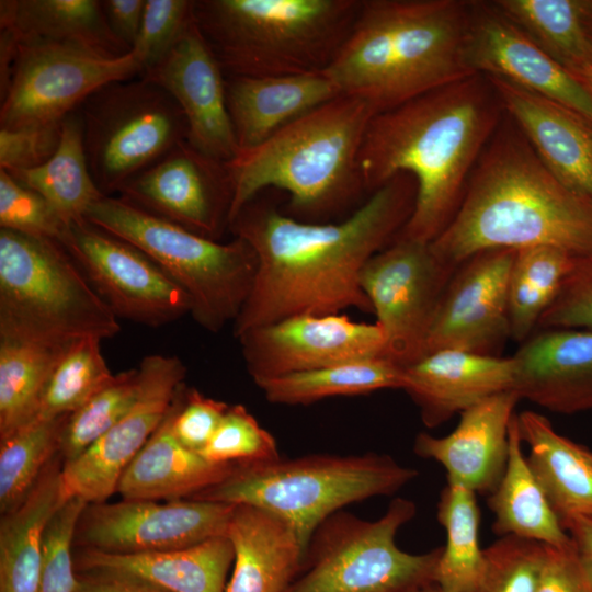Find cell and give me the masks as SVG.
Wrapping results in <instances>:
<instances>
[{"label": "cell", "instance_id": "6da1fadb", "mask_svg": "<svg viewBox=\"0 0 592 592\" xmlns=\"http://www.w3.org/2000/svg\"><path fill=\"white\" fill-rule=\"evenodd\" d=\"M415 196L414 179L399 173L338 221H301L259 196L247 203L229 230L253 248L258 269L235 338L297 315L372 314L361 273L407 224Z\"/></svg>", "mask_w": 592, "mask_h": 592}, {"label": "cell", "instance_id": "7a4b0ae2", "mask_svg": "<svg viewBox=\"0 0 592 592\" xmlns=\"http://www.w3.org/2000/svg\"><path fill=\"white\" fill-rule=\"evenodd\" d=\"M504 114L490 80L474 75L372 118L360 152L367 194L399 173L417 184L412 214L396 237L431 243L443 232Z\"/></svg>", "mask_w": 592, "mask_h": 592}, {"label": "cell", "instance_id": "3957f363", "mask_svg": "<svg viewBox=\"0 0 592 592\" xmlns=\"http://www.w3.org/2000/svg\"><path fill=\"white\" fill-rule=\"evenodd\" d=\"M430 246L454 266L490 249L549 246L591 257L592 197L563 184L509 117L475 164L455 216Z\"/></svg>", "mask_w": 592, "mask_h": 592}, {"label": "cell", "instance_id": "277c9868", "mask_svg": "<svg viewBox=\"0 0 592 592\" xmlns=\"http://www.w3.org/2000/svg\"><path fill=\"white\" fill-rule=\"evenodd\" d=\"M473 1L362 0L325 70L341 95L388 111L474 76L467 61Z\"/></svg>", "mask_w": 592, "mask_h": 592}, {"label": "cell", "instance_id": "5b68a950", "mask_svg": "<svg viewBox=\"0 0 592 592\" xmlns=\"http://www.w3.org/2000/svg\"><path fill=\"white\" fill-rule=\"evenodd\" d=\"M377 114L364 100L340 95L289 123L258 147L228 161L230 221L265 189L287 192L289 216L327 223L367 194L360 152Z\"/></svg>", "mask_w": 592, "mask_h": 592}, {"label": "cell", "instance_id": "8992f818", "mask_svg": "<svg viewBox=\"0 0 592 592\" xmlns=\"http://www.w3.org/2000/svg\"><path fill=\"white\" fill-rule=\"evenodd\" d=\"M362 0H193V18L228 77L325 71Z\"/></svg>", "mask_w": 592, "mask_h": 592}, {"label": "cell", "instance_id": "52a82bcc", "mask_svg": "<svg viewBox=\"0 0 592 592\" xmlns=\"http://www.w3.org/2000/svg\"><path fill=\"white\" fill-rule=\"evenodd\" d=\"M418 475L387 454H312L236 465L223 481L191 499L262 509L286 522L307 549L330 515L354 502L392 496Z\"/></svg>", "mask_w": 592, "mask_h": 592}, {"label": "cell", "instance_id": "ba28073f", "mask_svg": "<svg viewBox=\"0 0 592 592\" xmlns=\"http://www.w3.org/2000/svg\"><path fill=\"white\" fill-rule=\"evenodd\" d=\"M119 331L61 243L0 228V334L62 345Z\"/></svg>", "mask_w": 592, "mask_h": 592}, {"label": "cell", "instance_id": "9c48e42d", "mask_svg": "<svg viewBox=\"0 0 592 592\" xmlns=\"http://www.w3.org/2000/svg\"><path fill=\"white\" fill-rule=\"evenodd\" d=\"M86 219L152 259L189 295L191 316L203 329L217 333L235 322L258 269V257L247 241L208 239L118 196L101 197Z\"/></svg>", "mask_w": 592, "mask_h": 592}, {"label": "cell", "instance_id": "30bf717a", "mask_svg": "<svg viewBox=\"0 0 592 592\" xmlns=\"http://www.w3.org/2000/svg\"><path fill=\"white\" fill-rule=\"evenodd\" d=\"M415 513L406 498H395L374 521L333 513L314 532L303 568L284 592H408L433 583L443 546L410 554L396 544Z\"/></svg>", "mask_w": 592, "mask_h": 592}, {"label": "cell", "instance_id": "8fae6325", "mask_svg": "<svg viewBox=\"0 0 592 592\" xmlns=\"http://www.w3.org/2000/svg\"><path fill=\"white\" fill-rule=\"evenodd\" d=\"M78 112L90 172L107 196L187 140L179 104L144 76L101 87Z\"/></svg>", "mask_w": 592, "mask_h": 592}, {"label": "cell", "instance_id": "7c38bea8", "mask_svg": "<svg viewBox=\"0 0 592 592\" xmlns=\"http://www.w3.org/2000/svg\"><path fill=\"white\" fill-rule=\"evenodd\" d=\"M141 71L133 52L113 58L64 44L18 42L11 79L0 95V128L59 123L101 87Z\"/></svg>", "mask_w": 592, "mask_h": 592}, {"label": "cell", "instance_id": "4fadbf2b", "mask_svg": "<svg viewBox=\"0 0 592 592\" xmlns=\"http://www.w3.org/2000/svg\"><path fill=\"white\" fill-rule=\"evenodd\" d=\"M458 266L440 260L430 243L401 237L366 263L361 286L384 332L385 358L406 368L425 355L435 310Z\"/></svg>", "mask_w": 592, "mask_h": 592}, {"label": "cell", "instance_id": "5bb4252c", "mask_svg": "<svg viewBox=\"0 0 592 592\" xmlns=\"http://www.w3.org/2000/svg\"><path fill=\"white\" fill-rule=\"evenodd\" d=\"M116 318L161 327L191 315L189 295L134 244L82 218L61 243Z\"/></svg>", "mask_w": 592, "mask_h": 592}, {"label": "cell", "instance_id": "9a60e30c", "mask_svg": "<svg viewBox=\"0 0 592 592\" xmlns=\"http://www.w3.org/2000/svg\"><path fill=\"white\" fill-rule=\"evenodd\" d=\"M235 505L181 499L88 503L75 546L110 554H141L190 547L225 536Z\"/></svg>", "mask_w": 592, "mask_h": 592}, {"label": "cell", "instance_id": "2e32d148", "mask_svg": "<svg viewBox=\"0 0 592 592\" xmlns=\"http://www.w3.org/2000/svg\"><path fill=\"white\" fill-rule=\"evenodd\" d=\"M139 390L128 411L76 459L64 463L62 491L68 500L105 502L139 451L166 418L186 367L174 355L151 354L139 366Z\"/></svg>", "mask_w": 592, "mask_h": 592}, {"label": "cell", "instance_id": "e0dca14e", "mask_svg": "<svg viewBox=\"0 0 592 592\" xmlns=\"http://www.w3.org/2000/svg\"><path fill=\"white\" fill-rule=\"evenodd\" d=\"M124 201L219 241L229 229L234 184L226 161L184 140L117 192Z\"/></svg>", "mask_w": 592, "mask_h": 592}, {"label": "cell", "instance_id": "ac0fdd59", "mask_svg": "<svg viewBox=\"0 0 592 592\" xmlns=\"http://www.w3.org/2000/svg\"><path fill=\"white\" fill-rule=\"evenodd\" d=\"M254 383L337 364L384 357L375 323L345 315H297L249 329L236 338Z\"/></svg>", "mask_w": 592, "mask_h": 592}, {"label": "cell", "instance_id": "d6986e66", "mask_svg": "<svg viewBox=\"0 0 592 592\" xmlns=\"http://www.w3.org/2000/svg\"><path fill=\"white\" fill-rule=\"evenodd\" d=\"M515 252L485 250L457 267L435 310L425 355L439 350L497 355L510 337L508 288Z\"/></svg>", "mask_w": 592, "mask_h": 592}, {"label": "cell", "instance_id": "ffe728a7", "mask_svg": "<svg viewBox=\"0 0 592 592\" xmlns=\"http://www.w3.org/2000/svg\"><path fill=\"white\" fill-rule=\"evenodd\" d=\"M467 61L475 75L504 79L592 123V95L493 1H473Z\"/></svg>", "mask_w": 592, "mask_h": 592}, {"label": "cell", "instance_id": "44dd1931", "mask_svg": "<svg viewBox=\"0 0 592 592\" xmlns=\"http://www.w3.org/2000/svg\"><path fill=\"white\" fill-rule=\"evenodd\" d=\"M139 76L161 86L179 104L191 146L226 162L239 155L226 101V75L194 18L162 59Z\"/></svg>", "mask_w": 592, "mask_h": 592}, {"label": "cell", "instance_id": "7402d4cb", "mask_svg": "<svg viewBox=\"0 0 592 592\" xmlns=\"http://www.w3.org/2000/svg\"><path fill=\"white\" fill-rule=\"evenodd\" d=\"M520 400L513 390L489 397L463 411L449 434L433 436L420 432L413 452L441 464L446 470V482L490 494L505 470L510 423Z\"/></svg>", "mask_w": 592, "mask_h": 592}, {"label": "cell", "instance_id": "603a6c76", "mask_svg": "<svg viewBox=\"0 0 592 592\" xmlns=\"http://www.w3.org/2000/svg\"><path fill=\"white\" fill-rule=\"evenodd\" d=\"M513 386L512 357L439 350L403 368L402 389L430 429Z\"/></svg>", "mask_w": 592, "mask_h": 592}, {"label": "cell", "instance_id": "cb8c5ba5", "mask_svg": "<svg viewBox=\"0 0 592 592\" xmlns=\"http://www.w3.org/2000/svg\"><path fill=\"white\" fill-rule=\"evenodd\" d=\"M512 358L520 399L563 414L592 409V330H542Z\"/></svg>", "mask_w": 592, "mask_h": 592}, {"label": "cell", "instance_id": "d4e9b609", "mask_svg": "<svg viewBox=\"0 0 592 592\" xmlns=\"http://www.w3.org/2000/svg\"><path fill=\"white\" fill-rule=\"evenodd\" d=\"M504 112L543 163L567 186L592 197V123L504 79L487 77Z\"/></svg>", "mask_w": 592, "mask_h": 592}, {"label": "cell", "instance_id": "484cf974", "mask_svg": "<svg viewBox=\"0 0 592 592\" xmlns=\"http://www.w3.org/2000/svg\"><path fill=\"white\" fill-rule=\"evenodd\" d=\"M340 95L325 71L226 76L227 107L239 152L258 147L289 123Z\"/></svg>", "mask_w": 592, "mask_h": 592}, {"label": "cell", "instance_id": "4316f807", "mask_svg": "<svg viewBox=\"0 0 592 592\" xmlns=\"http://www.w3.org/2000/svg\"><path fill=\"white\" fill-rule=\"evenodd\" d=\"M234 558V547L226 535L155 553L110 554L88 548L73 553L77 573L130 574L169 592H226Z\"/></svg>", "mask_w": 592, "mask_h": 592}, {"label": "cell", "instance_id": "83f0119b", "mask_svg": "<svg viewBox=\"0 0 592 592\" xmlns=\"http://www.w3.org/2000/svg\"><path fill=\"white\" fill-rule=\"evenodd\" d=\"M226 536L235 558L226 592H284L299 574L306 555L295 531L252 505H235Z\"/></svg>", "mask_w": 592, "mask_h": 592}, {"label": "cell", "instance_id": "f1b7e54d", "mask_svg": "<svg viewBox=\"0 0 592 592\" xmlns=\"http://www.w3.org/2000/svg\"><path fill=\"white\" fill-rule=\"evenodd\" d=\"M177 395L161 424L123 473L116 491L122 499H191L223 481L236 467L210 463L177 441L171 430Z\"/></svg>", "mask_w": 592, "mask_h": 592}, {"label": "cell", "instance_id": "f546056e", "mask_svg": "<svg viewBox=\"0 0 592 592\" xmlns=\"http://www.w3.org/2000/svg\"><path fill=\"white\" fill-rule=\"evenodd\" d=\"M528 466L561 525L574 516H592V451L559 434L543 414H517Z\"/></svg>", "mask_w": 592, "mask_h": 592}, {"label": "cell", "instance_id": "4dcf8cb0", "mask_svg": "<svg viewBox=\"0 0 592 592\" xmlns=\"http://www.w3.org/2000/svg\"><path fill=\"white\" fill-rule=\"evenodd\" d=\"M64 458L57 454L26 497L0 520V592H37L43 540L55 513L67 501Z\"/></svg>", "mask_w": 592, "mask_h": 592}, {"label": "cell", "instance_id": "1f68e13d", "mask_svg": "<svg viewBox=\"0 0 592 592\" xmlns=\"http://www.w3.org/2000/svg\"><path fill=\"white\" fill-rule=\"evenodd\" d=\"M0 30L18 42L64 44L105 57L132 52L111 30L98 0H1Z\"/></svg>", "mask_w": 592, "mask_h": 592}, {"label": "cell", "instance_id": "d6a6232c", "mask_svg": "<svg viewBox=\"0 0 592 592\" xmlns=\"http://www.w3.org/2000/svg\"><path fill=\"white\" fill-rule=\"evenodd\" d=\"M517 414L509 429V455L505 470L488 494L487 504L494 515L492 531L550 546L571 544L568 533L553 511L522 451Z\"/></svg>", "mask_w": 592, "mask_h": 592}, {"label": "cell", "instance_id": "836d02e7", "mask_svg": "<svg viewBox=\"0 0 592 592\" xmlns=\"http://www.w3.org/2000/svg\"><path fill=\"white\" fill-rule=\"evenodd\" d=\"M72 343L0 334V440L36 418L47 382Z\"/></svg>", "mask_w": 592, "mask_h": 592}, {"label": "cell", "instance_id": "e575fe53", "mask_svg": "<svg viewBox=\"0 0 592 592\" xmlns=\"http://www.w3.org/2000/svg\"><path fill=\"white\" fill-rule=\"evenodd\" d=\"M9 173L42 195L68 224L86 218L104 196L89 169L78 110L62 119L59 146L47 162Z\"/></svg>", "mask_w": 592, "mask_h": 592}, {"label": "cell", "instance_id": "d590c367", "mask_svg": "<svg viewBox=\"0 0 592 592\" xmlns=\"http://www.w3.org/2000/svg\"><path fill=\"white\" fill-rule=\"evenodd\" d=\"M255 385L272 403L308 405L329 397L402 389L403 368L374 357L266 378Z\"/></svg>", "mask_w": 592, "mask_h": 592}, {"label": "cell", "instance_id": "8d00e7d4", "mask_svg": "<svg viewBox=\"0 0 592 592\" xmlns=\"http://www.w3.org/2000/svg\"><path fill=\"white\" fill-rule=\"evenodd\" d=\"M436 520L446 544L436 566L434 583L446 592H477L485 567L479 544L480 511L476 493L446 482L440 493Z\"/></svg>", "mask_w": 592, "mask_h": 592}, {"label": "cell", "instance_id": "74e56055", "mask_svg": "<svg viewBox=\"0 0 592 592\" xmlns=\"http://www.w3.org/2000/svg\"><path fill=\"white\" fill-rule=\"evenodd\" d=\"M496 5L572 75L592 67L581 0H497Z\"/></svg>", "mask_w": 592, "mask_h": 592}, {"label": "cell", "instance_id": "f35d334b", "mask_svg": "<svg viewBox=\"0 0 592 592\" xmlns=\"http://www.w3.org/2000/svg\"><path fill=\"white\" fill-rule=\"evenodd\" d=\"M574 259L549 246L516 250L508 288L511 338L520 342L528 339L555 299Z\"/></svg>", "mask_w": 592, "mask_h": 592}, {"label": "cell", "instance_id": "ab89813d", "mask_svg": "<svg viewBox=\"0 0 592 592\" xmlns=\"http://www.w3.org/2000/svg\"><path fill=\"white\" fill-rule=\"evenodd\" d=\"M70 414L35 418L0 440V512L14 509L60 453Z\"/></svg>", "mask_w": 592, "mask_h": 592}, {"label": "cell", "instance_id": "60d3db41", "mask_svg": "<svg viewBox=\"0 0 592 592\" xmlns=\"http://www.w3.org/2000/svg\"><path fill=\"white\" fill-rule=\"evenodd\" d=\"M101 341L88 337L71 344L47 382L36 418L71 414L113 379Z\"/></svg>", "mask_w": 592, "mask_h": 592}, {"label": "cell", "instance_id": "b9f144b4", "mask_svg": "<svg viewBox=\"0 0 592 592\" xmlns=\"http://www.w3.org/2000/svg\"><path fill=\"white\" fill-rule=\"evenodd\" d=\"M138 390V367L121 372L71 413L60 447L64 463L76 459L105 434L133 406Z\"/></svg>", "mask_w": 592, "mask_h": 592}, {"label": "cell", "instance_id": "7bdbcfd3", "mask_svg": "<svg viewBox=\"0 0 592 592\" xmlns=\"http://www.w3.org/2000/svg\"><path fill=\"white\" fill-rule=\"evenodd\" d=\"M546 544L502 536L483 549L485 567L477 592H535Z\"/></svg>", "mask_w": 592, "mask_h": 592}, {"label": "cell", "instance_id": "ee69618b", "mask_svg": "<svg viewBox=\"0 0 592 592\" xmlns=\"http://www.w3.org/2000/svg\"><path fill=\"white\" fill-rule=\"evenodd\" d=\"M198 454L214 464L234 465L281 458L274 436L242 405L229 406L213 437Z\"/></svg>", "mask_w": 592, "mask_h": 592}, {"label": "cell", "instance_id": "f6af8a7d", "mask_svg": "<svg viewBox=\"0 0 592 592\" xmlns=\"http://www.w3.org/2000/svg\"><path fill=\"white\" fill-rule=\"evenodd\" d=\"M68 226L42 195L0 169V228L62 243Z\"/></svg>", "mask_w": 592, "mask_h": 592}, {"label": "cell", "instance_id": "bcb514c9", "mask_svg": "<svg viewBox=\"0 0 592 592\" xmlns=\"http://www.w3.org/2000/svg\"><path fill=\"white\" fill-rule=\"evenodd\" d=\"M88 502L69 498L50 520L43 540V555L37 592H76L75 533Z\"/></svg>", "mask_w": 592, "mask_h": 592}, {"label": "cell", "instance_id": "7dc6e473", "mask_svg": "<svg viewBox=\"0 0 592 592\" xmlns=\"http://www.w3.org/2000/svg\"><path fill=\"white\" fill-rule=\"evenodd\" d=\"M192 20L193 0H146L132 48L141 65V73L162 59Z\"/></svg>", "mask_w": 592, "mask_h": 592}, {"label": "cell", "instance_id": "c3c4849f", "mask_svg": "<svg viewBox=\"0 0 592 592\" xmlns=\"http://www.w3.org/2000/svg\"><path fill=\"white\" fill-rule=\"evenodd\" d=\"M536 328L592 330V255L574 259Z\"/></svg>", "mask_w": 592, "mask_h": 592}, {"label": "cell", "instance_id": "681fc988", "mask_svg": "<svg viewBox=\"0 0 592 592\" xmlns=\"http://www.w3.org/2000/svg\"><path fill=\"white\" fill-rule=\"evenodd\" d=\"M229 405L204 396L185 383L175 398L172 434L186 448L200 453L218 429Z\"/></svg>", "mask_w": 592, "mask_h": 592}, {"label": "cell", "instance_id": "f907efd6", "mask_svg": "<svg viewBox=\"0 0 592 592\" xmlns=\"http://www.w3.org/2000/svg\"><path fill=\"white\" fill-rule=\"evenodd\" d=\"M61 122L14 129L0 128V169L13 172L34 169L47 162L59 146Z\"/></svg>", "mask_w": 592, "mask_h": 592}, {"label": "cell", "instance_id": "816d5d0a", "mask_svg": "<svg viewBox=\"0 0 592 592\" xmlns=\"http://www.w3.org/2000/svg\"><path fill=\"white\" fill-rule=\"evenodd\" d=\"M535 592H592V583L585 574L571 544L546 547V558Z\"/></svg>", "mask_w": 592, "mask_h": 592}, {"label": "cell", "instance_id": "f5cc1de1", "mask_svg": "<svg viewBox=\"0 0 592 592\" xmlns=\"http://www.w3.org/2000/svg\"><path fill=\"white\" fill-rule=\"evenodd\" d=\"M146 0H104L102 1L106 21L113 33L133 48L137 38Z\"/></svg>", "mask_w": 592, "mask_h": 592}, {"label": "cell", "instance_id": "db71d44e", "mask_svg": "<svg viewBox=\"0 0 592 592\" xmlns=\"http://www.w3.org/2000/svg\"><path fill=\"white\" fill-rule=\"evenodd\" d=\"M78 574L76 592H169L141 578L116 572Z\"/></svg>", "mask_w": 592, "mask_h": 592}, {"label": "cell", "instance_id": "11a10c76", "mask_svg": "<svg viewBox=\"0 0 592 592\" xmlns=\"http://www.w3.org/2000/svg\"><path fill=\"white\" fill-rule=\"evenodd\" d=\"M581 566L592 583V516H574L562 523Z\"/></svg>", "mask_w": 592, "mask_h": 592}, {"label": "cell", "instance_id": "9f6ffc18", "mask_svg": "<svg viewBox=\"0 0 592 592\" xmlns=\"http://www.w3.org/2000/svg\"><path fill=\"white\" fill-rule=\"evenodd\" d=\"M581 9L585 27L592 38V0H581Z\"/></svg>", "mask_w": 592, "mask_h": 592}, {"label": "cell", "instance_id": "6f0895ef", "mask_svg": "<svg viewBox=\"0 0 592 592\" xmlns=\"http://www.w3.org/2000/svg\"><path fill=\"white\" fill-rule=\"evenodd\" d=\"M573 76L585 87L592 95V67L573 73Z\"/></svg>", "mask_w": 592, "mask_h": 592}, {"label": "cell", "instance_id": "680465c9", "mask_svg": "<svg viewBox=\"0 0 592 592\" xmlns=\"http://www.w3.org/2000/svg\"><path fill=\"white\" fill-rule=\"evenodd\" d=\"M408 592H446V591H444L442 588H440L436 583L433 582V583L414 588Z\"/></svg>", "mask_w": 592, "mask_h": 592}]
</instances>
